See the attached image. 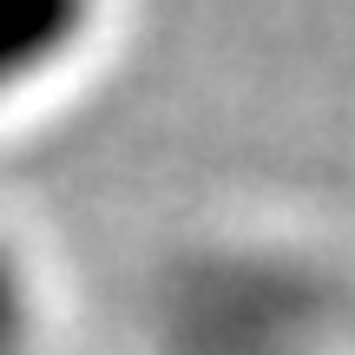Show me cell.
Instances as JSON below:
<instances>
[{"label": "cell", "mask_w": 355, "mask_h": 355, "mask_svg": "<svg viewBox=\"0 0 355 355\" xmlns=\"http://www.w3.org/2000/svg\"><path fill=\"white\" fill-rule=\"evenodd\" d=\"M99 40L92 7L60 0H0V112L46 99L53 86L86 66V46Z\"/></svg>", "instance_id": "cell-1"}, {"label": "cell", "mask_w": 355, "mask_h": 355, "mask_svg": "<svg viewBox=\"0 0 355 355\" xmlns=\"http://www.w3.org/2000/svg\"><path fill=\"white\" fill-rule=\"evenodd\" d=\"M0 355H46V283L40 263L0 224Z\"/></svg>", "instance_id": "cell-2"}]
</instances>
